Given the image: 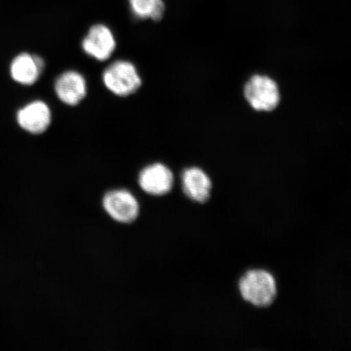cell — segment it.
Instances as JSON below:
<instances>
[{
  "label": "cell",
  "mask_w": 351,
  "mask_h": 351,
  "mask_svg": "<svg viewBox=\"0 0 351 351\" xmlns=\"http://www.w3.org/2000/svg\"><path fill=\"white\" fill-rule=\"evenodd\" d=\"M55 91L61 102L75 106L86 97V82L84 77L76 71L64 72L55 82Z\"/></svg>",
  "instance_id": "8"
},
{
  "label": "cell",
  "mask_w": 351,
  "mask_h": 351,
  "mask_svg": "<svg viewBox=\"0 0 351 351\" xmlns=\"http://www.w3.org/2000/svg\"><path fill=\"white\" fill-rule=\"evenodd\" d=\"M83 50L93 58L104 61L111 57L116 49V40L108 26L95 25L92 26L82 44Z\"/></svg>",
  "instance_id": "5"
},
{
  "label": "cell",
  "mask_w": 351,
  "mask_h": 351,
  "mask_svg": "<svg viewBox=\"0 0 351 351\" xmlns=\"http://www.w3.org/2000/svg\"><path fill=\"white\" fill-rule=\"evenodd\" d=\"M44 66V61L40 57L21 53L15 57L11 64L12 78L21 85H33L43 73Z\"/></svg>",
  "instance_id": "9"
},
{
  "label": "cell",
  "mask_w": 351,
  "mask_h": 351,
  "mask_svg": "<svg viewBox=\"0 0 351 351\" xmlns=\"http://www.w3.org/2000/svg\"><path fill=\"white\" fill-rule=\"evenodd\" d=\"M239 289L244 300L256 306H269L276 295L275 279L265 270L249 271L241 279Z\"/></svg>",
  "instance_id": "1"
},
{
  "label": "cell",
  "mask_w": 351,
  "mask_h": 351,
  "mask_svg": "<svg viewBox=\"0 0 351 351\" xmlns=\"http://www.w3.org/2000/svg\"><path fill=\"white\" fill-rule=\"evenodd\" d=\"M182 185L184 192L192 200L201 204L208 200L212 181L204 170L194 167L184 171Z\"/></svg>",
  "instance_id": "10"
},
{
  "label": "cell",
  "mask_w": 351,
  "mask_h": 351,
  "mask_svg": "<svg viewBox=\"0 0 351 351\" xmlns=\"http://www.w3.org/2000/svg\"><path fill=\"white\" fill-rule=\"evenodd\" d=\"M172 171L163 164L149 165L139 174L138 183L149 195L160 196L168 194L173 186Z\"/></svg>",
  "instance_id": "6"
},
{
  "label": "cell",
  "mask_w": 351,
  "mask_h": 351,
  "mask_svg": "<svg viewBox=\"0 0 351 351\" xmlns=\"http://www.w3.org/2000/svg\"><path fill=\"white\" fill-rule=\"evenodd\" d=\"M103 81L112 93L122 97L135 93L142 85L137 69L125 60H117L110 64L104 72Z\"/></svg>",
  "instance_id": "2"
},
{
  "label": "cell",
  "mask_w": 351,
  "mask_h": 351,
  "mask_svg": "<svg viewBox=\"0 0 351 351\" xmlns=\"http://www.w3.org/2000/svg\"><path fill=\"white\" fill-rule=\"evenodd\" d=\"M16 120L24 130L30 134H40L51 125V109L41 100L34 101L19 110Z\"/></svg>",
  "instance_id": "7"
},
{
  "label": "cell",
  "mask_w": 351,
  "mask_h": 351,
  "mask_svg": "<svg viewBox=\"0 0 351 351\" xmlns=\"http://www.w3.org/2000/svg\"><path fill=\"white\" fill-rule=\"evenodd\" d=\"M131 12L138 19L157 21L164 16L163 0H129Z\"/></svg>",
  "instance_id": "11"
},
{
  "label": "cell",
  "mask_w": 351,
  "mask_h": 351,
  "mask_svg": "<svg viewBox=\"0 0 351 351\" xmlns=\"http://www.w3.org/2000/svg\"><path fill=\"white\" fill-rule=\"evenodd\" d=\"M244 96L251 107L260 112H271L280 100L278 84L269 77L254 75L244 87Z\"/></svg>",
  "instance_id": "3"
},
{
  "label": "cell",
  "mask_w": 351,
  "mask_h": 351,
  "mask_svg": "<svg viewBox=\"0 0 351 351\" xmlns=\"http://www.w3.org/2000/svg\"><path fill=\"white\" fill-rule=\"evenodd\" d=\"M103 205L109 216L117 222L130 223L138 217V202L129 191L108 192L104 197Z\"/></svg>",
  "instance_id": "4"
}]
</instances>
